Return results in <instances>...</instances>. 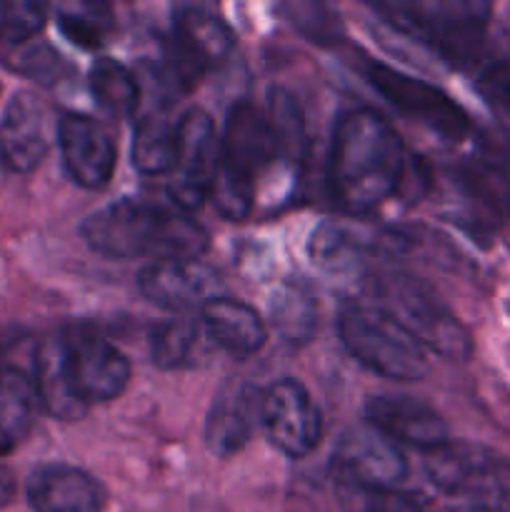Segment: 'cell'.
<instances>
[{
    "instance_id": "6da1fadb",
    "label": "cell",
    "mask_w": 510,
    "mask_h": 512,
    "mask_svg": "<svg viewBox=\"0 0 510 512\" xmlns=\"http://www.w3.org/2000/svg\"><path fill=\"white\" fill-rule=\"evenodd\" d=\"M405 148L393 125L370 108L345 110L330 145L328 180L348 213H368L403 185Z\"/></svg>"
},
{
    "instance_id": "7a4b0ae2",
    "label": "cell",
    "mask_w": 510,
    "mask_h": 512,
    "mask_svg": "<svg viewBox=\"0 0 510 512\" xmlns=\"http://www.w3.org/2000/svg\"><path fill=\"white\" fill-rule=\"evenodd\" d=\"M95 253L150 263L198 260L208 250V230L188 213L140 198H123L95 210L80 225Z\"/></svg>"
},
{
    "instance_id": "3957f363",
    "label": "cell",
    "mask_w": 510,
    "mask_h": 512,
    "mask_svg": "<svg viewBox=\"0 0 510 512\" xmlns=\"http://www.w3.org/2000/svg\"><path fill=\"white\" fill-rule=\"evenodd\" d=\"M385 23L400 33L433 48L440 58L468 68L483 55L488 43L490 8L470 0H435V3H378Z\"/></svg>"
},
{
    "instance_id": "277c9868",
    "label": "cell",
    "mask_w": 510,
    "mask_h": 512,
    "mask_svg": "<svg viewBox=\"0 0 510 512\" xmlns=\"http://www.w3.org/2000/svg\"><path fill=\"white\" fill-rule=\"evenodd\" d=\"M425 475L453 512H510V463L470 443L425 450Z\"/></svg>"
},
{
    "instance_id": "5b68a950",
    "label": "cell",
    "mask_w": 510,
    "mask_h": 512,
    "mask_svg": "<svg viewBox=\"0 0 510 512\" xmlns=\"http://www.w3.org/2000/svg\"><path fill=\"white\" fill-rule=\"evenodd\" d=\"M338 330L345 350L373 373L403 383L428 375V348L380 305H353L340 315Z\"/></svg>"
},
{
    "instance_id": "8992f818",
    "label": "cell",
    "mask_w": 510,
    "mask_h": 512,
    "mask_svg": "<svg viewBox=\"0 0 510 512\" xmlns=\"http://www.w3.org/2000/svg\"><path fill=\"white\" fill-rule=\"evenodd\" d=\"M363 78L400 115L433 130L440 138L460 140L470 133L468 113L438 85L413 78L403 70L380 63V60H365Z\"/></svg>"
},
{
    "instance_id": "52a82bcc",
    "label": "cell",
    "mask_w": 510,
    "mask_h": 512,
    "mask_svg": "<svg viewBox=\"0 0 510 512\" xmlns=\"http://www.w3.org/2000/svg\"><path fill=\"white\" fill-rule=\"evenodd\" d=\"M220 165V140L215 120L205 110L190 108L178 118L175 165L170 170L168 195L173 208L193 213L208 200Z\"/></svg>"
},
{
    "instance_id": "ba28073f",
    "label": "cell",
    "mask_w": 510,
    "mask_h": 512,
    "mask_svg": "<svg viewBox=\"0 0 510 512\" xmlns=\"http://www.w3.org/2000/svg\"><path fill=\"white\" fill-rule=\"evenodd\" d=\"M63 368L75 398L90 408L118 398L130 380V363L110 340L88 328H70L60 333Z\"/></svg>"
},
{
    "instance_id": "9c48e42d",
    "label": "cell",
    "mask_w": 510,
    "mask_h": 512,
    "mask_svg": "<svg viewBox=\"0 0 510 512\" xmlns=\"http://www.w3.org/2000/svg\"><path fill=\"white\" fill-rule=\"evenodd\" d=\"M233 45V30L223 18L200 5H183L173 18V40L168 48L170 78H175V85L190 88L205 70L223 63Z\"/></svg>"
},
{
    "instance_id": "30bf717a",
    "label": "cell",
    "mask_w": 510,
    "mask_h": 512,
    "mask_svg": "<svg viewBox=\"0 0 510 512\" xmlns=\"http://www.w3.org/2000/svg\"><path fill=\"white\" fill-rule=\"evenodd\" d=\"M260 425L270 443L288 458H305L313 453L323 435L318 405L298 380H278L263 390Z\"/></svg>"
},
{
    "instance_id": "8fae6325",
    "label": "cell",
    "mask_w": 510,
    "mask_h": 512,
    "mask_svg": "<svg viewBox=\"0 0 510 512\" xmlns=\"http://www.w3.org/2000/svg\"><path fill=\"white\" fill-rule=\"evenodd\" d=\"M405 475V455L373 425H353L340 435L333 453V480L360 488H398Z\"/></svg>"
},
{
    "instance_id": "7c38bea8",
    "label": "cell",
    "mask_w": 510,
    "mask_h": 512,
    "mask_svg": "<svg viewBox=\"0 0 510 512\" xmlns=\"http://www.w3.org/2000/svg\"><path fill=\"white\" fill-rule=\"evenodd\" d=\"M385 298H390V305L385 310L395 315L425 348L438 350L440 355H448V358H468L470 335L465 333L463 325L413 280H393L390 288L385 290Z\"/></svg>"
},
{
    "instance_id": "4fadbf2b",
    "label": "cell",
    "mask_w": 510,
    "mask_h": 512,
    "mask_svg": "<svg viewBox=\"0 0 510 512\" xmlns=\"http://www.w3.org/2000/svg\"><path fill=\"white\" fill-rule=\"evenodd\" d=\"M58 145L70 180L80 188H103L115 170V143L100 120L83 113H63L58 120Z\"/></svg>"
},
{
    "instance_id": "5bb4252c",
    "label": "cell",
    "mask_w": 510,
    "mask_h": 512,
    "mask_svg": "<svg viewBox=\"0 0 510 512\" xmlns=\"http://www.w3.org/2000/svg\"><path fill=\"white\" fill-rule=\"evenodd\" d=\"M275 160H278V153H275L268 118L248 100L235 103L225 120L218 173L233 175V178L255 185V175Z\"/></svg>"
},
{
    "instance_id": "9a60e30c",
    "label": "cell",
    "mask_w": 510,
    "mask_h": 512,
    "mask_svg": "<svg viewBox=\"0 0 510 512\" xmlns=\"http://www.w3.org/2000/svg\"><path fill=\"white\" fill-rule=\"evenodd\" d=\"M50 145L48 108L30 90L15 95L0 120V160L13 173H30Z\"/></svg>"
},
{
    "instance_id": "2e32d148",
    "label": "cell",
    "mask_w": 510,
    "mask_h": 512,
    "mask_svg": "<svg viewBox=\"0 0 510 512\" xmlns=\"http://www.w3.org/2000/svg\"><path fill=\"white\" fill-rule=\"evenodd\" d=\"M365 420L395 445L433 450L448 443V425L430 405L408 395H375L365 403Z\"/></svg>"
},
{
    "instance_id": "e0dca14e",
    "label": "cell",
    "mask_w": 510,
    "mask_h": 512,
    "mask_svg": "<svg viewBox=\"0 0 510 512\" xmlns=\"http://www.w3.org/2000/svg\"><path fill=\"white\" fill-rule=\"evenodd\" d=\"M260 398L263 393L243 380L220 388L205 418V445L210 453L230 458L248 445L255 425L260 423Z\"/></svg>"
},
{
    "instance_id": "ac0fdd59",
    "label": "cell",
    "mask_w": 510,
    "mask_h": 512,
    "mask_svg": "<svg viewBox=\"0 0 510 512\" xmlns=\"http://www.w3.org/2000/svg\"><path fill=\"white\" fill-rule=\"evenodd\" d=\"M138 288L150 303L183 313L195 305L203 308L208 300H213L218 278L200 260H170L145 265L138 275Z\"/></svg>"
},
{
    "instance_id": "d6986e66",
    "label": "cell",
    "mask_w": 510,
    "mask_h": 512,
    "mask_svg": "<svg viewBox=\"0 0 510 512\" xmlns=\"http://www.w3.org/2000/svg\"><path fill=\"white\" fill-rule=\"evenodd\" d=\"M25 495L35 512H103L108 500L100 480L73 465L33 470Z\"/></svg>"
},
{
    "instance_id": "ffe728a7",
    "label": "cell",
    "mask_w": 510,
    "mask_h": 512,
    "mask_svg": "<svg viewBox=\"0 0 510 512\" xmlns=\"http://www.w3.org/2000/svg\"><path fill=\"white\" fill-rule=\"evenodd\" d=\"M200 323H203L210 343L238 355V358L258 353L268 340V328H265L263 318L240 300H208L200 308Z\"/></svg>"
},
{
    "instance_id": "44dd1931",
    "label": "cell",
    "mask_w": 510,
    "mask_h": 512,
    "mask_svg": "<svg viewBox=\"0 0 510 512\" xmlns=\"http://www.w3.org/2000/svg\"><path fill=\"white\" fill-rule=\"evenodd\" d=\"M178 120H170L165 103L150 105L138 115L133 133V165L145 175L170 173L175 165Z\"/></svg>"
},
{
    "instance_id": "7402d4cb",
    "label": "cell",
    "mask_w": 510,
    "mask_h": 512,
    "mask_svg": "<svg viewBox=\"0 0 510 512\" xmlns=\"http://www.w3.org/2000/svg\"><path fill=\"white\" fill-rule=\"evenodd\" d=\"M33 378L35 388H38L40 405L48 410L50 415L60 420H80L88 408L75 398L70 390L68 375L63 368V348H60V335L43 340L35 350L33 360Z\"/></svg>"
},
{
    "instance_id": "603a6c76",
    "label": "cell",
    "mask_w": 510,
    "mask_h": 512,
    "mask_svg": "<svg viewBox=\"0 0 510 512\" xmlns=\"http://www.w3.org/2000/svg\"><path fill=\"white\" fill-rule=\"evenodd\" d=\"M40 408L33 373L15 365L0 368V438L13 443L28 433Z\"/></svg>"
},
{
    "instance_id": "cb8c5ba5",
    "label": "cell",
    "mask_w": 510,
    "mask_h": 512,
    "mask_svg": "<svg viewBox=\"0 0 510 512\" xmlns=\"http://www.w3.org/2000/svg\"><path fill=\"white\" fill-rule=\"evenodd\" d=\"M270 320L280 340L288 345H305L318 325V303L310 288L300 280L280 285L270 303Z\"/></svg>"
},
{
    "instance_id": "d4e9b609",
    "label": "cell",
    "mask_w": 510,
    "mask_h": 512,
    "mask_svg": "<svg viewBox=\"0 0 510 512\" xmlns=\"http://www.w3.org/2000/svg\"><path fill=\"white\" fill-rule=\"evenodd\" d=\"M205 340L210 338L200 320L170 318L153 328L150 353H153L155 365L165 370L190 368V365L198 363L200 353L205 348Z\"/></svg>"
},
{
    "instance_id": "484cf974",
    "label": "cell",
    "mask_w": 510,
    "mask_h": 512,
    "mask_svg": "<svg viewBox=\"0 0 510 512\" xmlns=\"http://www.w3.org/2000/svg\"><path fill=\"white\" fill-rule=\"evenodd\" d=\"M90 93L95 103L113 118H128L140 103L138 75L120 60L100 58L90 68Z\"/></svg>"
},
{
    "instance_id": "4316f807",
    "label": "cell",
    "mask_w": 510,
    "mask_h": 512,
    "mask_svg": "<svg viewBox=\"0 0 510 512\" xmlns=\"http://www.w3.org/2000/svg\"><path fill=\"white\" fill-rule=\"evenodd\" d=\"M268 123L275 140L278 160L298 163L305 148V118L300 105L285 88H270L268 93Z\"/></svg>"
},
{
    "instance_id": "83f0119b",
    "label": "cell",
    "mask_w": 510,
    "mask_h": 512,
    "mask_svg": "<svg viewBox=\"0 0 510 512\" xmlns=\"http://www.w3.org/2000/svg\"><path fill=\"white\" fill-rule=\"evenodd\" d=\"M58 28L70 43L95 50L113 30V13L103 3H73L58 8Z\"/></svg>"
},
{
    "instance_id": "f1b7e54d",
    "label": "cell",
    "mask_w": 510,
    "mask_h": 512,
    "mask_svg": "<svg viewBox=\"0 0 510 512\" xmlns=\"http://www.w3.org/2000/svg\"><path fill=\"white\" fill-rule=\"evenodd\" d=\"M335 495L345 512H430L423 500L398 488H360L335 480Z\"/></svg>"
},
{
    "instance_id": "f546056e",
    "label": "cell",
    "mask_w": 510,
    "mask_h": 512,
    "mask_svg": "<svg viewBox=\"0 0 510 512\" xmlns=\"http://www.w3.org/2000/svg\"><path fill=\"white\" fill-rule=\"evenodd\" d=\"M308 250L313 263H318L320 268L345 270L355 265V258L360 253V240L353 230L325 220L310 235Z\"/></svg>"
},
{
    "instance_id": "4dcf8cb0",
    "label": "cell",
    "mask_w": 510,
    "mask_h": 512,
    "mask_svg": "<svg viewBox=\"0 0 510 512\" xmlns=\"http://www.w3.org/2000/svg\"><path fill=\"white\" fill-rule=\"evenodd\" d=\"M45 25V5L35 0H0V43H23Z\"/></svg>"
},
{
    "instance_id": "1f68e13d",
    "label": "cell",
    "mask_w": 510,
    "mask_h": 512,
    "mask_svg": "<svg viewBox=\"0 0 510 512\" xmlns=\"http://www.w3.org/2000/svg\"><path fill=\"white\" fill-rule=\"evenodd\" d=\"M470 180H475V188L485 193V198H495V203L510 213V150H488L470 173Z\"/></svg>"
},
{
    "instance_id": "d6a6232c",
    "label": "cell",
    "mask_w": 510,
    "mask_h": 512,
    "mask_svg": "<svg viewBox=\"0 0 510 512\" xmlns=\"http://www.w3.org/2000/svg\"><path fill=\"white\" fill-rule=\"evenodd\" d=\"M478 93L495 110L510 115V58L495 60L478 75Z\"/></svg>"
},
{
    "instance_id": "836d02e7",
    "label": "cell",
    "mask_w": 510,
    "mask_h": 512,
    "mask_svg": "<svg viewBox=\"0 0 510 512\" xmlns=\"http://www.w3.org/2000/svg\"><path fill=\"white\" fill-rule=\"evenodd\" d=\"M63 65V58L58 53H53L50 48H35L30 50L23 58V70L33 78H40L43 83H53V78H58V70Z\"/></svg>"
},
{
    "instance_id": "e575fe53",
    "label": "cell",
    "mask_w": 510,
    "mask_h": 512,
    "mask_svg": "<svg viewBox=\"0 0 510 512\" xmlns=\"http://www.w3.org/2000/svg\"><path fill=\"white\" fill-rule=\"evenodd\" d=\"M15 495V478L8 468H0V505H8Z\"/></svg>"
},
{
    "instance_id": "d590c367",
    "label": "cell",
    "mask_w": 510,
    "mask_h": 512,
    "mask_svg": "<svg viewBox=\"0 0 510 512\" xmlns=\"http://www.w3.org/2000/svg\"><path fill=\"white\" fill-rule=\"evenodd\" d=\"M10 448H13V443H8V440H3V438H0V455H5V453H8Z\"/></svg>"
}]
</instances>
